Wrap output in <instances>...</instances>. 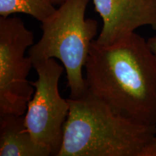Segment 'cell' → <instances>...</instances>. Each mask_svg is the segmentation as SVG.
Returning <instances> with one entry per match:
<instances>
[{
    "mask_svg": "<svg viewBox=\"0 0 156 156\" xmlns=\"http://www.w3.org/2000/svg\"><path fill=\"white\" fill-rule=\"evenodd\" d=\"M38 79L31 82L34 94L29 101L25 116L27 128L34 139L58 156L63 140L64 128L69 114L70 104L58 90L64 66L54 58L34 64Z\"/></svg>",
    "mask_w": 156,
    "mask_h": 156,
    "instance_id": "5",
    "label": "cell"
},
{
    "mask_svg": "<svg viewBox=\"0 0 156 156\" xmlns=\"http://www.w3.org/2000/svg\"><path fill=\"white\" fill-rule=\"evenodd\" d=\"M89 2L66 0L41 22L42 36L28 51L34 64L49 58L61 61L72 99L83 96L88 89L83 69L98 28L97 20L85 17Z\"/></svg>",
    "mask_w": 156,
    "mask_h": 156,
    "instance_id": "3",
    "label": "cell"
},
{
    "mask_svg": "<svg viewBox=\"0 0 156 156\" xmlns=\"http://www.w3.org/2000/svg\"><path fill=\"white\" fill-rule=\"evenodd\" d=\"M88 90L116 114L156 126V57L135 32L111 45L93 41L85 66Z\"/></svg>",
    "mask_w": 156,
    "mask_h": 156,
    "instance_id": "1",
    "label": "cell"
},
{
    "mask_svg": "<svg viewBox=\"0 0 156 156\" xmlns=\"http://www.w3.org/2000/svg\"><path fill=\"white\" fill-rule=\"evenodd\" d=\"M147 44L156 57V36L147 39Z\"/></svg>",
    "mask_w": 156,
    "mask_h": 156,
    "instance_id": "9",
    "label": "cell"
},
{
    "mask_svg": "<svg viewBox=\"0 0 156 156\" xmlns=\"http://www.w3.org/2000/svg\"><path fill=\"white\" fill-rule=\"evenodd\" d=\"M56 8L51 0H0V16L23 13L41 23L50 17Z\"/></svg>",
    "mask_w": 156,
    "mask_h": 156,
    "instance_id": "8",
    "label": "cell"
},
{
    "mask_svg": "<svg viewBox=\"0 0 156 156\" xmlns=\"http://www.w3.org/2000/svg\"><path fill=\"white\" fill-rule=\"evenodd\" d=\"M34 35L17 17H0V116L23 115L35 88L28 75L34 62L25 54Z\"/></svg>",
    "mask_w": 156,
    "mask_h": 156,
    "instance_id": "4",
    "label": "cell"
},
{
    "mask_svg": "<svg viewBox=\"0 0 156 156\" xmlns=\"http://www.w3.org/2000/svg\"><path fill=\"white\" fill-rule=\"evenodd\" d=\"M52 2V3L54 4L55 6H59L61 5L62 4H63L66 0H51Z\"/></svg>",
    "mask_w": 156,
    "mask_h": 156,
    "instance_id": "10",
    "label": "cell"
},
{
    "mask_svg": "<svg viewBox=\"0 0 156 156\" xmlns=\"http://www.w3.org/2000/svg\"><path fill=\"white\" fill-rule=\"evenodd\" d=\"M49 150L34 139L23 115L0 116V156H50Z\"/></svg>",
    "mask_w": 156,
    "mask_h": 156,
    "instance_id": "7",
    "label": "cell"
},
{
    "mask_svg": "<svg viewBox=\"0 0 156 156\" xmlns=\"http://www.w3.org/2000/svg\"><path fill=\"white\" fill-rule=\"evenodd\" d=\"M95 9L103 20L95 42L111 45L150 26L156 30V0H93Z\"/></svg>",
    "mask_w": 156,
    "mask_h": 156,
    "instance_id": "6",
    "label": "cell"
},
{
    "mask_svg": "<svg viewBox=\"0 0 156 156\" xmlns=\"http://www.w3.org/2000/svg\"><path fill=\"white\" fill-rule=\"evenodd\" d=\"M70 109L58 156H156V126L115 113L87 89Z\"/></svg>",
    "mask_w": 156,
    "mask_h": 156,
    "instance_id": "2",
    "label": "cell"
}]
</instances>
